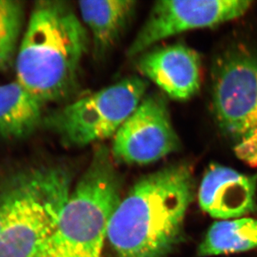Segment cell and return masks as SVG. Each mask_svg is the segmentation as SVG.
<instances>
[{
	"label": "cell",
	"mask_w": 257,
	"mask_h": 257,
	"mask_svg": "<svg viewBox=\"0 0 257 257\" xmlns=\"http://www.w3.org/2000/svg\"><path fill=\"white\" fill-rule=\"evenodd\" d=\"M191 166L174 163L142 177L115 208L107 240L117 257H167L184 240L195 198Z\"/></svg>",
	"instance_id": "cell-1"
},
{
	"label": "cell",
	"mask_w": 257,
	"mask_h": 257,
	"mask_svg": "<svg viewBox=\"0 0 257 257\" xmlns=\"http://www.w3.org/2000/svg\"><path fill=\"white\" fill-rule=\"evenodd\" d=\"M88 32L68 3H35L15 58L16 80L44 103L64 99L78 84Z\"/></svg>",
	"instance_id": "cell-2"
},
{
	"label": "cell",
	"mask_w": 257,
	"mask_h": 257,
	"mask_svg": "<svg viewBox=\"0 0 257 257\" xmlns=\"http://www.w3.org/2000/svg\"><path fill=\"white\" fill-rule=\"evenodd\" d=\"M73 189L59 165L30 167L0 184V257H38L56 229Z\"/></svg>",
	"instance_id": "cell-3"
},
{
	"label": "cell",
	"mask_w": 257,
	"mask_h": 257,
	"mask_svg": "<svg viewBox=\"0 0 257 257\" xmlns=\"http://www.w3.org/2000/svg\"><path fill=\"white\" fill-rule=\"evenodd\" d=\"M121 189L112 154L105 147L98 148L38 257H103L107 226L121 201Z\"/></svg>",
	"instance_id": "cell-4"
},
{
	"label": "cell",
	"mask_w": 257,
	"mask_h": 257,
	"mask_svg": "<svg viewBox=\"0 0 257 257\" xmlns=\"http://www.w3.org/2000/svg\"><path fill=\"white\" fill-rule=\"evenodd\" d=\"M213 111L235 156L257 168V56L241 47L216 60L212 85Z\"/></svg>",
	"instance_id": "cell-5"
},
{
	"label": "cell",
	"mask_w": 257,
	"mask_h": 257,
	"mask_svg": "<svg viewBox=\"0 0 257 257\" xmlns=\"http://www.w3.org/2000/svg\"><path fill=\"white\" fill-rule=\"evenodd\" d=\"M148 83L138 76L92 92L44 116L43 125L69 147L113 138L145 97Z\"/></svg>",
	"instance_id": "cell-6"
},
{
	"label": "cell",
	"mask_w": 257,
	"mask_h": 257,
	"mask_svg": "<svg viewBox=\"0 0 257 257\" xmlns=\"http://www.w3.org/2000/svg\"><path fill=\"white\" fill-rule=\"evenodd\" d=\"M246 0L158 1L129 47L127 54L141 55L158 42L192 29L211 28L245 15Z\"/></svg>",
	"instance_id": "cell-7"
},
{
	"label": "cell",
	"mask_w": 257,
	"mask_h": 257,
	"mask_svg": "<svg viewBox=\"0 0 257 257\" xmlns=\"http://www.w3.org/2000/svg\"><path fill=\"white\" fill-rule=\"evenodd\" d=\"M179 148L167 102L163 96L153 93L146 95L116 132L111 154L118 163L144 165L155 163Z\"/></svg>",
	"instance_id": "cell-8"
},
{
	"label": "cell",
	"mask_w": 257,
	"mask_h": 257,
	"mask_svg": "<svg viewBox=\"0 0 257 257\" xmlns=\"http://www.w3.org/2000/svg\"><path fill=\"white\" fill-rule=\"evenodd\" d=\"M138 67L172 99L187 101L201 87L199 54L183 44L149 49L139 57Z\"/></svg>",
	"instance_id": "cell-9"
},
{
	"label": "cell",
	"mask_w": 257,
	"mask_h": 257,
	"mask_svg": "<svg viewBox=\"0 0 257 257\" xmlns=\"http://www.w3.org/2000/svg\"><path fill=\"white\" fill-rule=\"evenodd\" d=\"M256 190L257 175L212 163L200 184V206L214 218H240L256 211Z\"/></svg>",
	"instance_id": "cell-10"
},
{
	"label": "cell",
	"mask_w": 257,
	"mask_h": 257,
	"mask_svg": "<svg viewBox=\"0 0 257 257\" xmlns=\"http://www.w3.org/2000/svg\"><path fill=\"white\" fill-rule=\"evenodd\" d=\"M134 0H97L78 3L80 19L92 36L97 54H105L118 41L135 10Z\"/></svg>",
	"instance_id": "cell-11"
},
{
	"label": "cell",
	"mask_w": 257,
	"mask_h": 257,
	"mask_svg": "<svg viewBox=\"0 0 257 257\" xmlns=\"http://www.w3.org/2000/svg\"><path fill=\"white\" fill-rule=\"evenodd\" d=\"M45 103L17 80L0 85V138H27L43 124Z\"/></svg>",
	"instance_id": "cell-12"
},
{
	"label": "cell",
	"mask_w": 257,
	"mask_h": 257,
	"mask_svg": "<svg viewBox=\"0 0 257 257\" xmlns=\"http://www.w3.org/2000/svg\"><path fill=\"white\" fill-rule=\"evenodd\" d=\"M257 248V219L250 217L216 221L198 248L200 256L243 252Z\"/></svg>",
	"instance_id": "cell-13"
},
{
	"label": "cell",
	"mask_w": 257,
	"mask_h": 257,
	"mask_svg": "<svg viewBox=\"0 0 257 257\" xmlns=\"http://www.w3.org/2000/svg\"><path fill=\"white\" fill-rule=\"evenodd\" d=\"M25 20V8L16 0H0V70L15 61Z\"/></svg>",
	"instance_id": "cell-14"
},
{
	"label": "cell",
	"mask_w": 257,
	"mask_h": 257,
	"mask_svg": "<svg viewBox=\"0 0 257 257\" xmlns=\"http://www.w3.org/2000/svg\"><path fill=\"white\" fill-rule=\"evenodd\" d=\"M0 227H1V217H0Z\"/></svg>",
	"instance_id": "cell-15"
}]
</instances>
